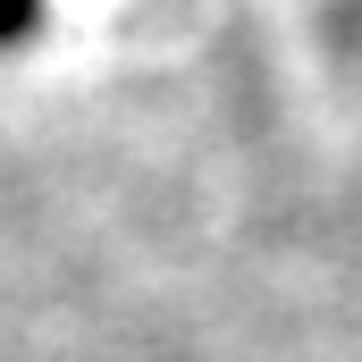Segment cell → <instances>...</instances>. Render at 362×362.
I'll use <instances>...</instances> for the list:
<instances>
[{
  "instance_id": "cell-1",
  "label": "cell",
  "mask_w": 362,
  "mask_h": 362,
  "mask_svg": "<svg viewBox=\"0 0 362 362\" xmlns=\"http://www.w3.org/2000/svg\"><path fill=\"white\" fill-rule=\"evenodd\" d=\"M34 17H42V0H0V51H17L34 34Z\"/></svg>"
}]
</instances>
